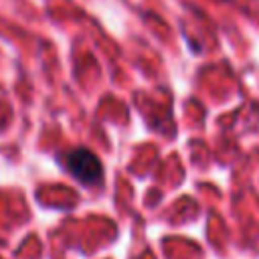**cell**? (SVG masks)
Segmentation results:
<instances>
[{"label":"cell","mask_w":259,"mask_h":259,"mask_svg":"<svg viewBox=\"0 0 259 259\" xmlns=\"http://www.w3.org/2000/svg\"><path fill=\"white\" fill-rule=\"evenodd\" d=\"M67 168L85 186L97 184L103 176V168H101L99 158L87 148H75L73 152H69L67 154Z\"/></svg>","instance_id":"1"}]
</instances>
